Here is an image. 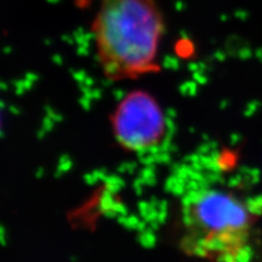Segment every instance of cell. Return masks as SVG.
I'll list each match as a JSON object with an SVG mask.
<instances>
[{"label": "cell", "instance_id": "obj_1", "mask_svg": "<svg viewBox=\"0 0 262 262\" xmlns=\"http://www.w3.org/2000/svg\"><path fill=\"white\" fill-rule=\"evenodd\" d=\"M184 248L209 262H252L262 196L214 166H193L180 187Z\"/></svg>", "mask_w": 262, "mask_h": 262}, {"label": "cell", "instance_id": "obj_2", "mask_svg": "<svg viewBox=\"0 0 262 262\" xmlns=\"http://www.w3.org/2000/svg\"><path fill=\"white\" fill-rule=\"evenodd\" d=\"M165 27L157 0H98L90 31L103 77L118 83L160 72Z\"/></svg>", "mask_w": 262, "mask_h": 262}, {"label": "cell", "instance_id": "obj_3", "mask_svg": "<svg viewBox=\"0 0 262 262\" xmlns=\"http://www.w3.org/2000/svg\"><path fill=\"white\" fill-rule=\"evenodd\" d=\"M111 121L118 143L133 152L157 149L168 133L166 115L158 98L142 89L131 90L120 98Z\"/></svg>", "mask_w": 262, "mask_h": 262}, {"label": "cell", "instance_id": "obj_4", "mask_svg": "<svg viewBox=\"0 0 262 262\" xmlns=\"http://www.w3.org/2000/svg\"><path fill=\"white\" fill-rule=\"evenodd\" d=\"M0 127H2V113H0Z\"/></svg>", "mask_w": 262, "mask_h": 262}]
</instances>
